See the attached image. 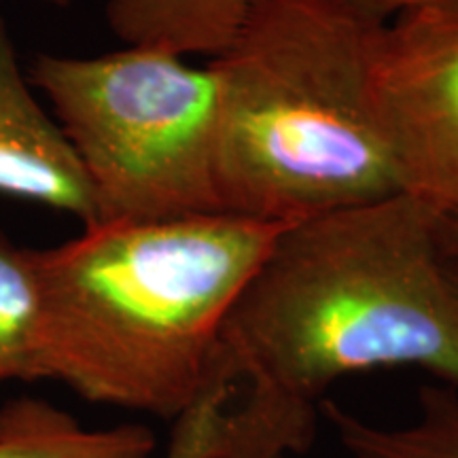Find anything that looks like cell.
Listing matches in <instances>:
<instances>
[{
  "label": "cell",
  "mask_w": 458,
  "mask_h": 458,
  "mask_svg": "<svg viewBox=\"0 0 458 458\" xmlns=\"http://www.w3.org/2000/svg\"><path fill=\"white\" fill-rule=\"evenodd\" d=\"M28 81L83 165L96 225L227 215L213 68L125 47L96 57L43 54Z\"/></svg>",
  "instance_id": "277c9868"
},
{
  "label": "cell",
  "mask_w": 458,
  "mask_h": 458,
  "mask_svg": "<svg viewBox=\"0 0 458 458\" xmlns=\"http://www.w3.org/2000/svg\"><path fill=\"white\" fill-rule=\"evenodd\" d=\"M236 391L215 386L172 425L164 458H244V448L232 416Z\"/></svg>",
  "instance_id": "8fae6325"
},
{
  "label": "cell",
  "mask_w": 458,
  "mask_h": 458,
  "mask_svg": "<svg viewBox=\"0 0 458 458\" xmlns=\"http://www.w3.org/2000/svg\"><path fill=\"white\" fill-rule=\"evenodd\" d=\"M439 215L397 193L286 223L238 295L219 371L250 456L301 454L344 376L418 368L458 388V293Z\"/></svg>",
  "instance_id": "6da1fadb"
},
{
  "label": "cell",
  "mask_w": 458,
  "mask_h": 458,
  "mask_svg": "<svg viewBox=\"0 0 458 458\" xmlns=\"http://www.w3.org/2000/svg\"><path fill=\"white\" fill-rule=\"evenodd\" d=\"M261 458H286L283 454H272V456H261Z\"/></svg>",
  "instance_id": "2e32d148"
},
{
  "label": "cell",
  "mask_w": 458,
  "mask_h": 458,
  "mask_svg": "<svg viewBox=\"0 0 458 458\" xmlns=\"http://www.w3.org/2000/svg\"><path fill=\"white\" fill-rule=\"evenodd\" d=\"M445 270H448L450 283L454 284V289L458 293V261H452V259H448V257H445Z\"/></svg>",
  "instance_id": "5bb4252c"
},
{
  "label": "cell",
  "mask_w": 458,
  "mask_h": 458,
  "mask_svg": "<svg viewBox=\"0 0 458 458\" xmlns=\"http://www.w3.org/2000/svg\"><path fill=\"white\" fill-rule=\"evenodd\" d=\"M38 3H47V4H55V7H66L71 4L72 0H38Z\"/></svg>",
  "instance_id": "9a60e30c"
},
{
  "label": "cell",
  "mask_w": 458,
  "mask_h": 458,
  "mask_svg": "<svg viewBox=\"0 0 458 458\" xmlns=\"http://www.w3.org/2000/svg\"><path fill=\"white\" fill-rule=\"evenodd\" d=\"M0 196L41 204L96 225V204L83 165L54 114L21 72L0 17Z\"/></svg>",
  "instance_id": "8992f818"
},
{
  "label": "cell",
  "mask_w": 458,
  "mask_h": 458,
  "mask_svg": "<svg viewBox=\"0 0 458 458\" xmlns=\"http://www.w3.org/2000/svg\"><path fill=\"white\" fill-rule=\"evenodd\" d=\"M286 223L238 215L123 221L34 249L37 380L179 420L215 386L227 314Z\"/></svg>",
  "instance_id": "7a4b0ae2"
},
{
  "label": "cell",
  "mask_w": 458,
  "mask_h": 458,
  "mask_svg": "<svg viewBox=\"0 0 458 458\" xmlns=\"http://www.w3.org/2000/svg\"><path fill=\"white\" fill-rule=\"evenodd\" d=\"M371 91L401 193L458 216V11L382 26Z\"/></svg>",
  "instance_id": "5b68a950"
},
{
  "label": "cell",
  "mask_w": 458,
  "mask_h": 458,
  "mask_svg": "<svg viewBox=\"0 0 458 458\" xmlns=\"http://www.w3.org/2000/svg\"><path fill=\"white\" fill-rule=\"evenodd\" d=\"M352 13L388 24L394 17L418 11H458V0H334Z\"/></svg>",
  "instance_id": "7c38bea8"
},
{
  "label": "cell",
  "mask_w": 458,
  "mask_h": 458,
  "mask_svg": "<svg viewBox=\"0 0 458 458\" xmlns=\"http://www.w3.org/2000/svg\"><path fill=\"white\" fill-rule=\"evenodd\" d=\"M437 238L444 257L458 261V216H439Z\"/></svg>",
  "instance_id": "4fadbf2b"
},
{
  "label": "cell",
  "mask_w": 458,
  "mask_h": 458,
  "mask_svg": "<svg viewBox=\"0 0 458 458\" xmlns=\"http://www.w3.org/2000/svg\"><path fill=\"white\" fill-rule=\"evenodd\" d=\"M351 458H458V388L422 386L418 416L405 427H377L334 401L320 405Z\"/></svg>",
  "instance_id": "9c48e42d"
},
{
  "label": "cell",
  "mask_w": 458,
  "mask_h": 458,
  "mask_svg": "<svg viewBox=\"0 0 458 458\" xmlns=\"http://www.w3.org/2000/svg\"><path fill=\"white\" fill-rule=\"evenodd\" d=\"M156 448L145 425L88 428L45 399L17 397L0 408V458H153Z\"/></svg>",
  "instance_id": "ba28073f"
},
{
  "label": "cell",
  "mask_w": 458,
  "mask_h": 458,
  "mask_svg": "<svg viewBox=\"0 0 458 458\" xmlns=\"http://www.w3.org/2000/svg\"><path fill=\"white\" fill-rule=\"evenodd\" d=\"M382 26L334 0H267L210 62L227 215L295 223L401 193L371 91Z\"/></svg>",
  "instance_id": "3957f363"
},
{
  "label": "cell",
  "mask_w": 458,
  "mask_h": 458,
  "mask_svg": "<svg viewBox=\"0 0 458 458\" xmlns=\"http://www.w3.org/2000/svg\"><path fill=\"white\" fill-rule=\"evenodd\" d=\"M38 274L34 249L0 229V382L37 380Z\"/></svg>",
  "instance_id": "30bf717a"
},
{
  "label": "cell",
  "mask_w": 458,
  "mask_h": 458,
  "mask_svg": "<svg viewBox=\"0 0 458 458\" xmlns=\"http://www.w3.org/2000/svg\"><path fill=\"white\" fill-rule=\"evenodd\" d=\"M267 0H108L106 21L125 47L219 57Z\"/></svg>",
  "instance_id": "52a82bcc"
}]
</instances>
